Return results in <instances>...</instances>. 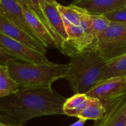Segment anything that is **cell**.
<instances>
[{"label": "cell", "instance_id": "cell-1", "mask_svg": "<svg viewBox=\"0 0 126 126\" xmlns=\"http://www.w3.org/2000/svg\"><path fill=\"white\" fill-rule=\"evenodd\" d=\"M66 99L53 90H19L0 99V122L12 126H21L36 117L62 115Z\"/></svg>", "mask_w": 126, "mask_h": 126}, {"label": "cell", "instance_id": "cell-2", "mask_svg": "<svg viewBox=\"0 0 126 126\" xmlns=\"http://www.w3.org/2000/svg\"><path fill=\"white\" fill-rule=\"evenodd\" d=\"M108 61L96 50H88L70 56L64 77L75 94H87L102 79Z\"/></svg>", "mask_w": 126, "mask_h": 126}, {"label": "cell", "instance_id": "cell-3", "mask_svg": "<svg viewBox=\"0 0 126 126\" xmlns=\"http://www.w3.org/2000/svg\"><path fill=\"white\" fill-rule=\"evenodd\" d=\"M9 73L17 82L19 90H52V84L63 79L68 69V64H29L11 60L8 64Z\"/></svg>", "mask_w": 126, "mask_h": 126}, {"label": "cell", "instance_id": "cell-4", "mask_svg": "<svg viewBox=\"0 0 126 126\" xmlns=\"http://www.w3.org/2000/svg\"><path fill=\"white\" fill-rule=\"evenodd\" d=\"M96 50L107 60L126 54V25L111 22L96 40Z\"/></svg>", "mask_w": 126, "mask_h": 126}, {"label": "cell", "instance_id": "cell-5", "mask_svg": "<svg viewBox=\"0 0 126 126\" xmlns=\"http://www.w3.org/2000/svg\"><path fill=\"white\" fill-rule=\"evenodd\" d=\"M86 94L89 97L98 99L108 109L126 95V79L114 77L102 79Z\"/></svg>", "mask_w": 126, "mask_h": 126}, {"label": "cell", "instance_id": "cell-6", "mask_svg": "<svg viewBox=\"0 0 126 126\" xmlns=\"http://www.w3.org/2000/svg\"><path fill=\"white\" fill-rule=\"evenodd\" d=\"M0 47L15 60H22L29 64H49L45 54L33 50L0 32Z\"/></svg>", "mask_w": 126, "mask_h": 126}, {"label": "cell", "instance_id": "cell-7", "mask_svg": "<svg viewBox=\"0 0 126 126\" xmlns=\"http://www.w3.org/2000/svg\"><path fill=\"white\" fill-rule=\"evenodd\" d=\"M58 5L59 3L56 1H41V9L49 30L55 39L56 48L62 52L63 45L68 39V34L62 16L59 11Z\"/></svg>", "mask_w": 126, "mask_h": 126}, {"label": "cell", "instance_id": "cell-8", "mask_svg": "<svg viewBox=\"0 0 126 126\" xmlns=\"http://www.w3.org/2000/svg\"><path fill=\"white\" fill-rule=\"evenodd\" d=\"M0 32L25 45L33 50H37L44 54L46 53L47 47L40 41L29 35L2 14H0Z\"/></svg>", "mask_w": 126, "mask_h": 126}, {"label": "cell", "instance_id": "cell-9", "mask_svg": "<svg viewBox=\"0 0 126 126\" xmlns=\"http://www.w3.org/2000/svg\"><path fill=\"white\" fill-rule=\"evenodd\" d=\"M71 5L85 10L91 15H104L126 6V0H74Z\"/></svg>", "mask_w": 126, "mask_h": 126}, {"label": "cell", "instance_id": "cell-10", "mask_svg": "<svg viewBox=\"0 0 126 126\" xmlns=\"http://www.w3.org/2000/svg\"><path fill=\"white\" fill-rule=\"evenodd\" d=\"M0 7H1L2 14H4L8 19L28 33L29 35L40 41L36 36L28 24L23 13L22 5L20 0H1Z\"/></svg>", "mask_w": 126, "mask_h": 126}, {"label": "cell", "instance_id": "cell-11", "mask_svg": "<svg viewBox=\"0 0 126 126\" xmlns=\"http://www.w3.org/2000/svg\"><path fill=\"white\" fill-rule=\"evenodd\" d=\"M21 1V0H20ZM22 2V1H21ZM23 13L25 17L28 22L32 31L34 33L36 36L42 42V44L47 47H56V44L53 36L47 28V26L42 22V20L31 11L25 7V5L22 2Z\"/></svg>", "mask_w": 126, "mask_h": 126}, {"label": "cell", "instance_id": "cell-12", "mask_svg": "<svg viewBox=\"0 0 126 126\" xmlns=\"http://www.w3.org/2000/svg\"><path fill=\"white\" fill-rule=\"evenodd\" d=\"M100 126H126V95L106 109Z\"/></svg>", "mask_w": 126, "mask_h": 126}, {"label": "cell", "instance_id": "cell-13", "mask_svg": "<svg viewBox=\"0 0 126 126\" xmlns=\"http://www.w3.org/2000/svg\"><path fill=\"white\" fill-rule=\"evenodd\" d=\"M89 97V96H88ZM106 113V109L102 103L96 98L89 97L88 102L84 110L79 115V119L86 120H102Z\"/></svg>", "mask_w": 126, "mask_h": 126}, {"label": "cell", "instance_id": "cell-14", "mask_svg": "<svg viewBox=\"0 0 126 126\" xmlns=\"http://www.w3.org/2000/svg\"><path fill=\"white\" fill-rule=\"evenodd\" d=\"M89 97L86 94H75L71 97L66 99L63 111L64 114L68 116L77 117L85 108Z\"/></svg>", "mask_w": 126, "mask_h": 126}, {"label": "cell", "instance_id": "cell-15", "mask_svg": "<svg viewBox=\"0 0 126 126\" xmlns=\"http://www.w3.org/2000/svg\"><path fill=\"white\" fill-rule=\"evenodd\" d=\"M19 91V85L11 76L8 65H0V99L14 94Z\"/></svg>", "mask_w": 126, "mask_h": 126}, {"label": "cell", "instance_id": "cell-16", "mask_svg": "<svg viewBox=\"0 0 126 126\" xmlns=\"http://www.w3.org/2000/svg\"><path fill=\"white\" fill-rule=\"evenodd\" d=\"M58 8L62 18L74 25H81L82 22L90 15L85 10L72 5L64 6L59 3Z\"/></svg>", "mask_w": 126, "mask_h": 126}, {"label": "cell", "instance_id": "cell-17", "mask_svg": "<svg viewBox=\"0 0 126 126\" xmlns=\"http://www.w3.org/2000/svg\"><path fill=\"white\" fill-rule=\"evenodd\" d=\"M114 77H123L126 79V54L108 61L102 79Z\"/></svg>", "mask_w": 126, "mask_h": 126}, {"label": "cell", "instance_id": "cell-18", "mask_svg": "<svg viewBox=\"0 0 126 126\" xmlns=\"http://www.w3.org/2000/svg\"><path fill=\"white\" fill-rule=\"evenodd\" d=\"M110 22L104 15H91L89 31L96 39L110 26Z\"/></svg>", "mask_w": 126, "mask_h": 126}, {"label": "cell", "instance_id": "cell-19", "mask_svg": "<svg viewBox=\"0 0 126 126\" xmlns=\"http://www.w3.org/2000/svg\"><path fill=\"white\" fill-rule=\"evenodd\" d=\"M21 1L25 5V7L27 8H28L30 11H31L33 13H34L42 20V22L47 26V28L49 30L47 23L46 22L45 16L41 9V1L42 0H21ZM47 1H56V0H47Z\"/></svg>", "mask_w": 126, "mask_h": 126}, {"label": "cell", "instance_id": "cell-20", "mask_svg": "<svg viewBox=\"0 0 126 126\" xmlns=\"http://www.w3.org/2000/svg\"><path fill=\"white\" fill-rule=\"evenodd\" d=\"M104 16L110 22L126 25V6L107 13Z\"/></svg>", "mask_w": 126, "mask_h": 126}, {"label": "cell", "instance_id": "cell-21", "mask_svg": "<svg viewBox=\"0 0 126 126\" xmlns=\"http://www.w3.org/2000/svg\"><path fill=\"white\" fill-rule=\"evenodd\" d=\"M11 60H15V59L11 56H9L6 52H5L2 49V47H0V65H6Z\"/></svg>", "mask_w": 126, "mask_h": 126}, {"label": "cell", "instance_id": "cell-22", "mask_svg": "<svg viewBox=\"0 0 126 126\" xmlns=\"http://www.w3.org/2000/svg\"><path fill=\"white\" fill-rule=\"evenodd\" d=\"M85 123V120H83V119H79L77 122H74V124H71L69 126H82V125H84Z\"/></svg>", "mask_w": 126, "mask_h": 126}, {"label": "cell", "instance_id": "cell-23", "mask_svg": "<svg viewBox=\"0 0 126 126\" xmlns=\"http://www.w3.org/2000/svg\"><path fill=\"white\" fill-rule=\"evenodd\" d=\"M101 122H102V120H97V121H94V124L92 126H100L101 125Z\"/></svg>", "mask_w": 126, "mask_h": 126}, {"label": "cell", "instance_id": "cell-24", "mask_svg": "<svg viewBox=\"0 0 126 126\" xmlns=\"http://www.w3.org/2000/svg\"><path fill=\"white\" fill-rule=\"evenodd\" d=\"M0 126H12V125H7V124H5L2 122H0Z\"/></svg>", "mask_w": 126, "mask_h": 126}, {"label": "cell", "instance_id": "cell-25", "mask_svg": "<svg viewBox=\"0 0 126 126\" xmlns=\"http://www.w3.org/2000/svg\"><path fill=\"white\" fill-rule=\"evenodd\" d=\"M0 14H2V10H1V7H0Z\"/></svg>", "mask_w": 126, "mask_h": 126}, {"label": "cell", "instance_id": "cell-26", "mask_svg": "<svg viewBox=\"0 0 126 126\" xmlns=\"http://www.w3.org/2000/svg\"><path fill=\"white\" fill-rule=\"evenodd\" d=\"M21 126H22V125H21Z\"/></svg>", "mask_w": 126, "mask_h": 126}, {"label": "cell", "instance_id": "cell-27", "mask_svg": "<svg viewBox=\"0 0 126 126\" xmlns=\"http://www.w3.org/2000/svg\"><path fill=\"white\" fill-rule=\"evenodd\" d=\"M0 1H1V0H0Z\"/></svg>", "mask_w": 126, "mask_h": 126}]
</instances>
